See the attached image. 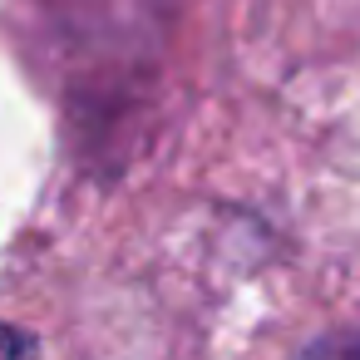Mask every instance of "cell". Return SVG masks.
I'll return each mask as SVG.
<instances>
[{
  "label": "cell",
  "instance_id": "cell-1",
  "mask_svg": "<svg viewBox=\"0 0 360 360\" xmlns=\"http://www.w3.org/2000/svg\"><path fill=\"white\" fill-rule=\"evenodd\" d=\"M30 355H35L30 335H20L15 326H6V321H0V360H30Z\"/></svg>",
  "mask_w": 360,
  "mask_h": 360
}]
</instances>
